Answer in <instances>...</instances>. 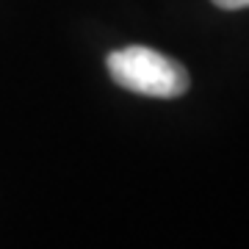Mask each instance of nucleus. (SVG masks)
<instances>
[{
  "label": "nucleus",
  "mask_w": 249,
  "mask_h": 249,
  "mask_svg": "<svg viewBox=\"0 0 249 249\" xmlns=\"http://www.w3.org/2000/svg\"><path fill=\"white\" fill-rule=\"evenodd\" d=\"M219 9H227V11H238V9H249V0H213Z\"/></svg>",
  "instance_id": "nucleus-2"
},
{
  "label": "nucleus",
  "mask_w": 249,
  "mask_h": 249,
  "mask_svg": "<svg viewBox=\"0 0 249 249\" xmlns=\"http://www.w3.org/2000/svg\"><path fill=\"white\" fill-rule=\"evenodd\" d=\"M108 72L116 86L144 97L172 100L188 91V72L183 70V64L142 45L114 50L108 55Z\"/></svg>",
  "instance_id": "nucleus-1"
}]
</instances>
